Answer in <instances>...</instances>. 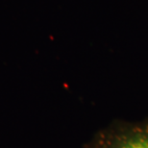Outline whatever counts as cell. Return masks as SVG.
Instances as JSON below:
<instances>
[{
  "mask_svg": "<svg viewBox=\"0 0 148 148\" xmlns=\"http://www.w3.org/2000/svg\"><path fill=\"white\" fill-rule=\"evenodd\" d=\"M84 148H148V117L112 121L97 130Z\"/></svg>",
  "mask_w": 148,
  "mask_h": 148,
  "instance_id": "1",
  "label": "cell"
}]
</instances>
